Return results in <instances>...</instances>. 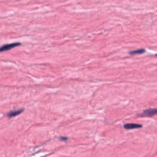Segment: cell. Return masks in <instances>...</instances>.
<instances>
[{"label":"cell","instance_id":"cell-1","mask_svg":"<svg viewBox=\"0 0 157 157\" xmlns=\"http://www.w3.org/2000/svg\"><path fill=\"white\" fill-rule=\"evenodd\" d=\"M157 115V109L153 108V109H148L143 111V112L140 115V117H151Z\"/></svg>","mask_w":157,"mask_h":157},{"label":"cell","instance_id":"cell-2","mask_svg":"<svg viewBox=\"0 0 157 157\" xmlns=\"http://www.w3.org/2000/svg\"><path fill=\"white\" fill-rule=\"evenodd\" d=\"M20 45V43H18V42L4 45H2V46L0 48V51H1V52L7 51V50H9L12 49V48H13V47H17V46H18V45Z\"/></svg>","mask_w":157,"mask_h":157},{"label":"cell","instance_id":"cell-3","mask_svg":"<svg viewBox=\"0 0 157 157\" xmlns=\"http://www.w3.org/2000/svg\"><path fill=\"white\" fill-rule=\"evenodd\" d=\"M141 127H142L141 124H136V123H127L124 125V128L126 129H136V128H140Z\"/></svg>","mask_w":157,"mask_h":157},{"label":"cell","instance_id":"cell-4","mask_svg":"<svg viewBox=\"0 0 157 157\" xmlns=\"http://www.w3.org/2000/svg\"><path fill=\"white\" fill-rule=\"evenodd\" d=\"M23 110H24L23 109H21L17 110L10 111V112H9L7 113V116L9 118H12V117H15V116H17V115H19V114L21 113Z\"/></svg>","mask_w":157,"mask_h":157},{"label":"cell","instance_id":"cell-5","mask_svg":"<svg viewBox=\"0 0 157 157\" xmlns=\"http://www.w3.org/2000/svg\"><path fill=\"white\" fill-rule=\"evenodd\" d=\"M145 49L144 48H140V49H138V50H132L129 52V53L130 55H137V54H142L143 53L145 52Z\"/></svg>","mask_w":157,"mask_h":157},{"label":"cell","instance_id":"cell-6","mask_svg":"<svg viewBox=\"0 0 157 157\" xmlns=\"http://www.w3.org/2000/svg\"><path fill=\"white\" fill-rule=\"evenodd\" d=\"M156 56H157V54H156Z\"/></svg>","mask_w":157,"mask_h":157}]
</instances>
